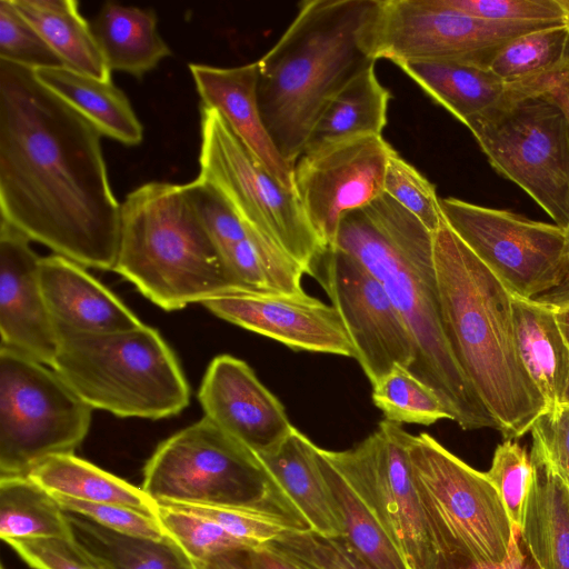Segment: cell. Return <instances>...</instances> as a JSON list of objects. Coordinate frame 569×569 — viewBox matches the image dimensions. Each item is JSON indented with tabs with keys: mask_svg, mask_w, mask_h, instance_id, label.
Returning a JSON list of instances; mask_svg holds the SVG:
<instances>
[{
	"mask_svg": "<svg viewBox=\"0 0 569 569\" xmlns=\"http://www.w3.org/2000/svg\"><path fill=\"white\" fill-rule=\"evenodd\" d=\"M153 9L106 2L91 29L109 69L143 77L171 54L157 30Z\"/></svg>",
	"mask_w": 569,
	"mask_h": 569,
	"instance_id": "27",
	"label": "cell"
},
{
	"mask_svg": "<svg viewBox=\"0 0 569 569\" xmlns=\"http://www.w3.org/2000/svg\"><path fill=\"white\" fill-rule=\"evenodd\" d=\"M565 4H566L568 13H569V0H565Z\"/></svg>",
	"mask_w": 569,
	"mask_h": 569,
	"instance_id": "53",
	"label": "cell"
},
{
	"mask_svg": "<svg viewBox=\"0 0 569 569\" xmlns=\"http://www.w3.org/2000/svg\"><path fill=\"white\" fill-rule=\"evenodd\" d=\"M372 401L386 420L399 425L430 426L450 419L437 393L401 366L372 385Z\"/></svg>",
	"mask_w": 569,
	"mask_h": 569,
	"instance_id": "35",
	"label": "cell"
},
{
	"mask_svg": "<svg viewBox=\"0 0 569 569\" xmlns=\"http://www.w3.org/2000/svg\"><path fill=\"white\" fill-rule=\"evenodd\" d=\"M51 368L92 409L121 418L179 415L190 387L172 349L152 327L63 333Z\"/></svg>",
	"mask_w": 569,
	"mask_h": 569,
	"instance_id": "6",
	"label": "cell"
},
{
	"mask_svg": "<svg viewBox=\"0 0 569 569\" xmlns=\"http://www.w3.org/2000/svg\"><path fill=\"white\" fill-rule=\"evenodd\" d=\"M66 513L72 541L98 569H196L169 536L160 540L130 536Z\"/></svg>",
	"mask_w": 569,
	"mask_h": 569,
	"instance_id": "29",
	"label": "cell"
},
{
	"mask_svg": "<svg viewBox=\"0 0 569 569\" xmlns=\"http://www.w3.org/2000/svg\"><path fill=\"white\" fill-rule=\"evenodd\" d=\"M465 126L490 166L565 229L569 221V121L557 103L542 93L516 94Z\"/></svg>",
	"mask_w": 569,
	"mask_h": 569,
	"instance_id": "10",
	"label": "cell"
},
{
	"mask_svg": "<svg viewBox=\"0 0 569 569\" xmlns=\"http://www.w3.org/2000/svg\"><path fill=\"white\" fill-rule=\"evenodd\" d=\"M39 280L60 335L127 331L142 322L83 266L59 254L40 259Z\"/></svg>",
	"mask_w": 569,
	"mask_h": 569,
	"instance_id": "20",
	"label": "cell"
},
{
	"mask_svg": "<svg viewBox=\"0 0 569 569\" xmlns=\"http://www.w3.org/2000/svg\"><path fill=\"white\" fill-rule=\"evenodd\" d=\"M256 569H301L267 545L251 549Z\"/></svg>",
	"mask_w": 569,
	"mask_h": 569,
	"instance_id": "48",
	"label": "cell"
},
{
	"mask_svg": "<svg viewBox=\"0 0 569 569\" xmlns=\"http://www.w3.org/2000/svg\"><path fill=\"white\" fill-rule=\"evenodd\" d=\"M438 569H483L479 565L475 562H458V563H450L439 567ZM511 569H539L536 562L533 561L532 557L529 555L526 558V560Z\"/></svg>",
	"mask_w": 569,
	"mask_h": 569,
	"instance_id": "50",
	"label": "cell"
},
{
	"mask_svg": "<svg viewBox=\"0 0 569 569\" xmlns=\"http://www.w3.org/2000/svg\"><path fill=\"white\" fill-rule=\"evenodd\" d=\"M561 403L569 405V372H568L567 382H566V387L563 390Z\"/></svg>",
	"mask_w": 569,
	"mask_h": 569,
	"instance_id": "52",
	"label": "cell"
},
{
	"mask_svg": "<svg viewBox=\"0 0 569 569\" xmlns=\"http://www.w3.org/2000/svg\"><path fill=\"white\" fill-rule=\"evenodd\" d=\"M567 250H568V271L563 281L555 289L535 298V300L548 306L557 307L569 302V221L565 228Z\"/></svg>",
	"mask_w": 569,
	"mask_h": 569,
	"instance_id": "49",
	"label": "cell"
},
{
	"mask_svg": "<svg viewBox=\"0 0 569 569\" xmlns=\"http://www.w3.org/2000/svg\"><path fill=\"white\" fill-rule=\"evenodd\" d=\"M331 246L353 257L381 282L413 342L415 360L408 370L437 393L450 420L463 430H498L446 333L433 233L383 193L346 212Z\"/></svg>",
	"mask_w": 569,
	"mask_h": 569,
	"instance_id": "2",
	"label": "cell"
},
{
	"mask_svg": "<svg viewBox=\"0 0 569 569\" xmlns=\"http://www.w3.org/2000/svg\"><path fill=\"white\" fill-rule=\"evenodd\" d=\"M0 60L32 70L63 66L12 0H0Z\"/></svg>",
	"mask_w": 569,
	"mask_h": 569,
	"instance_id": "41",
	"label": "cell"
},
{
	"mask_svg": "<svg viewBox=\"0 0 569 569\" xmlns=\"http://www.w3.org/2000/svg\"><path fill=\"white\" fill-rule=\"evenodd\" d=\"M390 98V92L377 78L375 66L367 69L328 102L302 154L353 139L381 136Z\"/></svg>",
	"mask_w": 569,
	"mask_h": 569,
	"instance_id": "28",
	"label": "cell"
},
{
	"mask_svg": "<svg viewBox=\"0 0 569 569\" xmlns=\"http://www.w3.org/2000/svg\"><path fill=\"white\" fill-rule=\"evenodd\" d=\"M94 569H98L97 567H94Z\"/></svg>",
	"mask_w": 569,
	"mask_h": 569,
	"instance_id": "55",
	"label": "cell"
},
{
	"mask_svg": "<svg viewBox=\"0 0 569 569\" xmlns=\"http://www.w3.org/2000/svg\"><path fill=\"white\" fill-rule=\"evenodd\" d=\"M433 260L450 346L505 440L529 432L548 409L518 353L512 295L443 222Z\"/></svg>",
	"mask_w": 569,
	"mask_h": 569,
	"instance_id": "4",
	"label": "cell"
},
{
	"mask_svg": "<svg viewBox=\"0 0 569 569\" xmlns=\"http://www.w3.org/2000/svg\"><path fill=\"white\" fill-rule=\"evenodd\" d=\"M201 106L216 109L238 139L286 188L295 191L293 168L279 153L261 118L258 61L233 68L190 63Z\"/></svg>",
	"mask_w": 569,
	"mask_h": 569,
	"instance_id": "21",
	"label": "cell"
},
{
	"mask_svg": "<svg viewBox=\"0 0 569 569\" xmlns=\"http://www.w3.org/2000/svg\"><path fill=\"white\" fill-rule=\"evenodd\" d=\"M391 150L381 136H371L303 153L297 160L295 191L325 249L333 243L346 212L385 193Z\"/></svg>",
	"mask_w": 569,
	"mask_h": 569,
	"instance_id": "16",
	"label": "cell"
},
{
	"mask_svg": "<svg viewBox=\"0 0 569 569\" xmlns=\"http://www.w3.org/2000/svg\"><path fill=\"white\" fill-rule=\"evenodd\" d=\"M101 136L34 70L0 60L1 219L56 254L113 271L121 204Z\"/></svg>",
	"mask_w": 569,
	"mask_h": 569,
	"instance_id": "1",
	"label": "cell"
},
{
	"mask_svg": "<svg viewBox=\"0 0 569 569\" xmlns=\"http://www.w3.org/2000/svg\"><path fill=\"white\" fill-rule=\"evenodd\" d=\"M539 93L555 101L569 121V58L555 74L540 83Z\"/></svg>",
	"mask_w": 569,
	"mask_h": 569,
	"instance_id": "46",
	"label": "cell"
},
{
	"mask_svg": "<svg viewBox=\"0 0 569 569\" xmlns=\"http://www.w3.org/2000/svg\"><path fill=\"white\" fill-rule=\"evenodd\" d=\"M385 193L413 214L435 233L443 217L435 186L392 148L386 176Z\"/></svg>",
	"mask_w": 569,
	"mask_h": 569,
	"instance_id": "38",
	"label": "cell"
},
{
	"mask_svg": "<svg viewBox=\"0 0 569 569\" xmlns=\"http://www.w3.org/2000/svg\"><path fill=\"white\" fill-rule=\"evenodd\" d=\"M198 399L207 419L257 455L274 449L293 428L251 367L230 355L211 360Z\"/></svg>",
	"mask_w": 569,
	"mask_h": 569,
	"instance_id": "18",
	"label": "cell"
},
{
	"mask_svg": "<svg viewBox=\"0 0 569 569\" xmlns=\"http://www.w3.org/2000/svg\"><path fill=\"white\" fill-rule=\"evenodd\" d=\"M533 473L530 456L515 440H503L497 446L491 466L486 472L518 531L521 528Z\"/></svg>",
	"mask_w": 569,
	"mask_h": 569,
	"instance_id": "39",
	"label": "cell"
},
{
	"mask_svg": "<svg viewBox=\"0 0 569 569\" xmlns=\"http://www.w3.org/2000/svg\"><path fill=\"white\" fill-rule=\"evenodd\" d=\"M29 241L27 236L1 219V347L12 349L51 368L60 337L41 290V258L32 250Z\"/></svg>",
	"mask_w": 569,
	"mask_h": 569,
	"instance_id": "19",
	"label": "cell"
},
{
	"mask_svg": "<svg viewBox=\"0 0 569 569\" xmlns=\"http://www.w3.org/2000/svg\"><path fill=\"white\" fill-rule=\"evenodd\" d=\"M39 81L88 119L101 134L126 146L143 139V128L127 96L111 80L64 66L34 70Z\"/></svg>",
	"mask_w": 569,
	"mask_h": 569,
	"instance_id": "26",
	"label": "cell"
},
{
	"mask_svg": "<svg viewBox=\"0 0 569 569\" xmlns=\"http://www.w3.org/2000/svg\"><path fill=\"white\" fill-rule=\"evenodd\" d=\"M176 506L216 522L251 549L267 545L282 533L292 530L284 520L253 509L191 505Z\"/></svg>",
	"mask_w": 569,
	"mask_h": 569,
	"instance_id": "42",
	"label": "cell"
},
{
	"mask_svg": "<svg viewBox=\"0 0 569 569\" xmlns=\"http://www.w3.org/2000/svg\"><path fill=\"white\" fill-rule=\"evenodd\" d=\"M301 569H379L345 536L290 530L267 543Z\"/></svg>",
	"mask_w": 569,
	"mask_h": 569,
	"instance_id": "36",
	"label": "cell"
},
{
	"mask_svg": "<svg viewBox=\"0 0 569 569\" xmlns=\"http://www.w3.org/2000/svg\"><path fill=\"white\" fill-rule=\"evenodd\" d=\"M552 307V306H550ZM559 328L569 346V302L565 305H560L557 307H552Z\"/></svg>",
	"mask_w": 569,
	"mask_h": 569,
	"instance_id": "51",
	"label": "cell"
},
{
	"mask_svg": "<svg viewBox=\"0 0 569 569\" xmlns=\"http://www.w3.org/2000/svg\"><path fill=\"white\" fill-rule=\"evenodd\" d=\"M113 271L166 311L237 289L183 184L152 181L121 203Z\"/></svg>",
	"mask_w": 569,
	"mask_h": 569,
	"instance_id": "5",
	"label": "cell"
},
{
	"mask_svg": "<svg viewBox=\"0 0 569 569\" xmlns=\"http://www.w3.org/2000/svg\"><path fill=\"white\" fill-rule=\"evenodd\" d=\"M51 493L129 507L157 518L158 503L142 489L74 455L53 456L28 475Z\"/></svg>",
	"mask_w": 569,
	"mask_h": 569,
	"instance_id": "31",
	"label": "cell"
},
{
	"mask_svg": "<svg viewBox=\"0 0 569 569\" xmlns=\"http://www.w3.org/2000/svg\"><path fill=\"white\" fill-rule=\"evenodd\" d=\"M512 313L520 360L547 402L561 403L569 372V346L553 308L512 295Z\"/></svg>",
	"mask_w": 569,
	"mask_h": 569,
	"instance_id": "25",
	"label": "cell"
},
{
	"mask_svg": "<svg viewBox=\"0 0 569 569\" xmlns=\"http://www.w3.org/2000/svg\"><path fill=\"white\" fill-rule=\"evenodd\" d=\"M193 563L196 569H256L249 548L229 550L206 561Z\"/></svg>",
	"mask_w": 569,
	"mask_h": 569,
	"instance_id": "47",
	"label": "cell"
},
{
	"mask_svg": "<svg viewBox=\"0 0 569 569\" xmlns=\"http://www.w3.org/2000/svg\"><path fill=\"white\" fill-rule=\"evenodd\" d=\"M396 64L463 124L505 104L516 94L486 67L431 60Z\"/></svg>",
	"mask_w": 569,
	"mask_h": 569,
	"instance_id": "23",
	"label": "cell"
},
{
	"mask_svg": "<svg viewBox=\"0 0 569 569\" xmlns=\"http://www.w3.org/2000/svg\"><path fill=\"white\" fill-rule=\"evenodd\" d=\"M52 496L66 512L80 515L110 530L157 540L167 536L156 517L139 510L112 503L82 501L56 493Z\"/></svg>",
	"mask_w": 569,
	"mask_h": 569,
	"instance_id": "43",
	"label": "cell"
},
{
	"mask_svg": "<svg viewBox=\"0 0 569 569\" xmlns=\"http://www.w3.org/2000/svg\"><path fill=\"white\" fill-rule=\"evenodd\" d=\"M381 0H307L274 46L258 60L263 124L295 168L328 102L376 64Z\"/></svg>",
	"mask_w": 569,
	"mask_h": 569,
	"instance_id": "3",
	"label": "cell"
},
{
	"mask_svg": "<svg viewBox=\"0 0 569 569\" xmlns=\"http://www.w3.org/2000/svg\"><path fill=\"white\" fill-rule=\"evenodd\" d=\"M442 217L511 295L535 299L566 278L565 229L457 198H440Z\"/></svg>",
	"mask_w": 569,
	"mask_h": 569,
	"instance_id": "13",
	"label": "cell"
},
{
	"mask_svg": "<svg viewBox=\"0 0 569 569\" xmlns=\"http://www.w3.org/2000/svg\"><path fill=\"white\" fill-rule=\"evenodd\" d=\"M157 519L166 535L193 562L206 561L229 550L249 548L216 522L176 505L158 503Z\"/></svg>",
	"mask_w": 569,
	"mask_h": 569,
	"instance_id": "37",
	"label": "cell"
},
{
	"mask_svg": "<svg viewBox=\"0 0 569 569\" xmlns=\"http://www.w3.org/2000/svg\"><path fill=\"white\" fill-rule=\"evenodd\" d=\"M317 459L345 529V537L379 569H409L367 506L317 447Z\"/></svg>",
	"mask_w": 569,
	"mask_h": 569,
	"instance_id": "34",
	"label": "cell"
},
{
	"mask_svg": "<svg viewBox=\"0 0 569 569\" xmlns=\"http://www.w3.org/2000/svg\"><path fill=\"white\" fill-rule=\"evenodd\" d=\"M17 10L36 28L62 64L101 80H111L91 24L76 0H12Z\"/></svg>",
	"mask_w": 569,
	"mask_h": 569,
	"instance_id": "30",
	"label": "cell"
},
{
	"mask_svg": "<svg viewBox=\"0 0 569 569\" xmlns=\"http://www.w3.org/2000/svg\"><path fill=\"white\" fill-rule=\"evenodd\" d=\"M92 410L52 368L1 347V477L28 476L50 457L74 455Z\"/></svg>",
	"mask_w": 569,
	"mask_h": 569,
	"instance_id": "11",
	"label": "cell"
},
{
	"mask_svg": "<svg viewBox=\"0 0 569 569\" xmlns=\"http://www.w3.org/2000/svg\"><path fill=\"white\" fill-rule=\"evenodd\" d=\"M410 436L401 425L385 419L351 449L320 451L367 506L409 569H436L437 550L411 471Z\"/></svg>",
	"mask_w": 569,
	"mask_h": 569,
	"instance_id": "12",
	"label": "cell"
},
{
	"mask_svg": "<svg viewBox=\"0 0 569 569\" xmlns=\"http://www.w3.org/2000/svg\"><path fill=\"white\" fill-rule=\"evenodd\" d=\"M198 178L241 222L281 249L309 274L325 250L296 191L281 184L238 139L222 116L200 107Z\"/></svg>",
	"mask_w": 569,
	"mask_h": 569,
	"instance_id": "9",
	"label": "cell"
},
{
	"mask_svg": "<svg viewBox=\"0 0 569 569\" xmlns=\"http://www.w3.org/2000/svg\"><path fill=\"white\" fill-rule=\"evenodd\" d=\"M7 543L34 569H94L72 540L31 538L10 540Z\"/></svg>",
	"mask_w": 569,
	"mask_h": 569,
	"instance_id": "45",
	"label": "cell"
},
{
	"mask_svg": "<svg viewBox=\"0 0 569 569\" xmlns=\"http://www.w3.org/2000/svg\"><path fill=\"white\" fill-rule=\"evenodd\" d=\"M214 316L292 350L356 359L338 310L301 293L237 288L201 302Z\"/></svg>",
	"mask_w": 569,
	"mask_h": 569,
	"instance_id": "17",
	"label": "cell"
},
{
	"mask_svg": "<svg viewBox=\"0 0 569 569\" xmlns=\"http://www.w3.org/2000/svg\"><path fill=\"white\" fill-rule=\"evenodd\" d=\"M311 530L343 536L339 511L317 459V446L295 427L274 449L258 455Z\"/></svg>",
	"mask_w": 569,
	"mask_h": 569,
	"instance_id": "22",
	"label": "cell"
},
{
	"mask_svg": "<svg viewBox=\"0 0 569 569\" xmlns=\"http://www.w3.org/2000/svg\"><path fill=\"white\" fill-rule=\"evenodd\" d=\"M309 274L341 316L371 386L396 366L411 367L415 348L409 330L381 282L358 260L329 246Z\"/></svg>",
	"mask_w": 569,
	"mask_h": 569,
	"instance_id": "15",
	"label": "cell"
},
{
	"mask_svg": "<svg viewBox=\"0 0 569 569\" xmlns=\"http://www.w3.org/2000/svg\"><path fill=\"white\" fill-rule=\"evenodd\" d=\"M556 24L501 23L440 6L437 0H381L375 57L401 61H457L481 67L509 40Z\"/></svg>",
	"mask_w": 569,
	"mask_h": 569,
	"instance_id": "14",
	"label": "cell"
},
{
	"mask_svg": "<svg viewBox=\"0 0 569 569\" xmlns=\"http://www.w3.org/2000/svg\"><path fill=\"white\" fill-rule=\"evenodd\" d=\"M408 450L437 565L471 560L483 569H511L526 560L520 533L486 472L426 432L411 435Z\"/></svg>",
	"mask_w": 569,
	"mask_h": 569,
	"instance_id": "8",
	"label": "cell"
},
{
	"mask_svg": "<svg viewBox=\"0 0 569 569\" xmlns=\"http://www.w3.org/2000/svg\"><path fill=\"white\" fill-rule=\"evenodd\" d=\"M569 58V23L520 34L500 47L488 69L522 94H536L540 83Z\"/></svg>",
	"mask_w": 569,
	"mask_h": 569,
	"instance_id": "32",
	"label": "cell"
},
{
	"mask_svg": "<svg viewBox=\"0 0 569 569\" xmlns=\"http://www.w3.org/2000/svg\"><path fill=\"white\" fill-rule=\"evenodd\" d=\"M0 537L72 540L66 511L47 489L28 476L0 477Z\"/></svg>",
	"mask_w": 569,
	"mask_h": 569,
	"instance_id": "33",
	"label": "cell"
},
{
	"mask_svg": "<svg viewBox=\"0 0 569 569\" xmlns=\"http://www.w3.org/2000/svg\"><path fill=\"white\" fill-rule=\"evenodd\" d=\"M448 9L482 20L520 24H565V0H437Z\"/></svg>",
	"mask_w": 569,
	"mask_h": 569,
	"instance_id": "40",
	"label": "cell"
},
{
	"mask_svg": "<svg viewBox=\"0 0 569 569\" xmlns=\"http://www.w3.org/2000/svg\"><path fill=\"white\" fill-rule=\"evenodd\" d=\"M142 489L158 503L253 509L311 530L258 455L206 417L157 447Z\"/></svg>",
	"mask_w": 569,
	"mask_h": 569,
	"instance_id": "7",
	"label": "cell"
},
{
	"mask_svg": "<svg viewBox=\"0 0 569 569\" xmlns=\"http://www.w3.org/2000/svg\"><path fill=\"white\" fill-rule=\"evenodd\" d=\"M0 569H6V568H4L3 566H1V568H0Z\"/></svg>",
	"mask_w": 569,
	"mask_h": 569,
	"instance_id": "54",
	"label": "cell"
},
{
	"mask_svg": "<svg viewBox=\"0 0 569 569\" xmlns=\"http://www.w3.org/2000/svg\"><path fill=\"white\" fill-rule=\"evenodd\" d=\"M531 453L541 458L569 485V405L549 407L532 423Z\"/></svg>",
	"mask_w": 569,
	"mask_h": 569,
	"instance_id": "44",
	"label": "cell"
},
{
	"mask_svg": "<svg viewBox=\"0 0 569 569\" xmlns=\"http://www.w3.org/2000/svg\"><path fill=\"white\" fill-rule=\"evenodd\" d=\"M533 480L520 539L539 569H569V485L530 452Z\"/></svg>",
	"mask_w": 569,
	"mask_h": 569,
	"instance_id": "24",
	"label": "cell"
}]
</instances>
